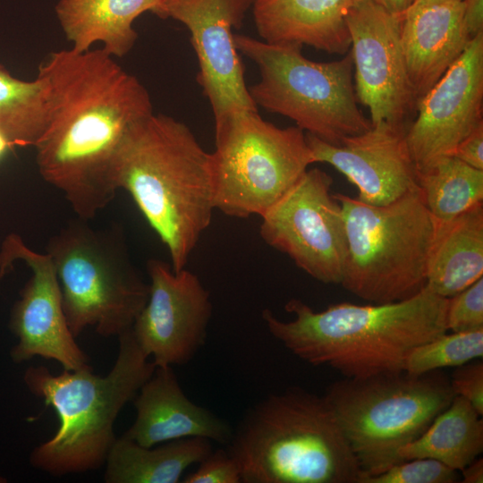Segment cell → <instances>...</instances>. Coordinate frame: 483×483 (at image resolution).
<instances>
[{
  "label": "cell",
  "mask_w": 483,
  "mask_h": 483,
  "mask_svg": "<svg viewBox=\"0 0 483 483\" xmlns=\"http://www.w3.org/2000/svg\"><path fill=\"white\" fill-rule=\"evenodd\" d=\"M38 74L47 84L48 113L34 146L38 173L89 221L118 191L115 157L130 126L153 113L149 93L101 48L54 51Z\"/></svg>",
  "instance_id": "cell-1"
},
{
  "label": "cell",
  "mask_w": 483,
  "mask_h": 483,
  "mask_svg": "<svg viewBox=\"0 0 483 483\" xmlns=\"http://www.w3.org/2000/svg\"><path fill=\"white\" fill-rule=\"evenodd\" d=\"M447 301L425 286L400 301L343 302L322 311L291 299L284 309L292 319L282 320L268 309L262 318L271 335L301 360L343 377H365L402 371L414 347L447 332Z\"/></svg>",
  "instance_id": "cell-2"
},
{
  "label": "cell",
  "mask_w": 483,
  "mask_h": 483,
  "mask_svg": "<svg viewBox=\"0 0 483 483\" xmlns=\"http://www.w3.org/2000/svg\"><path fill=\"white\" fill-rule=\"evenodd\" d=\"M114 174L165 245L172 269L186 268L216 209L210 153L186 124L152 113L126 131Z\"/></svg>",
  "instance_id": "cell-3"
},
{
  "label": "cell",
  "mask_w": 483,
  "mask_h": 483,
  "mask_svg": "<svg viewBox=\"0 0 483 483\" xmlns=\"http://www.w3.org/2000/svg\"><path fill=\"white\" fill-rule=\"evenodd\" d=\"M225 449L242 483H360L362 477L325 395L300 386L250 406Z\"/></svg>",
  "instance_id": "cell-4"
},
{
  "label": "cell",
  "mask_w": 483,
  "mask_h": 483,
  "mask_svg": "<svg viewBox=\"0 0 483 483\" xmlns=\"http://www.w3.org/2000/svg\"><path fill=\"white\" fill-rule=\"evenodd\" d=\"M119 350L105 377L91 369L53 375L44 366L30 367L24 382L30 391L52 406L59 419L55 436L37 446L30 463L47 473L63 476L100 468L116 437L114 421L156 365L138 345L131 329L118 336Z\"/></svg>",
  "instance_id": "cell-5"
},
{
  "label": "cell",
  "mask_w": 483,
  "mask_h": 483,
  "mask_svg": "<svg viewBox=\"0 0 483 483\" xmlns=\"http://www.w3.org/2000/svg\"><path fill=\"white\" fill-rule=\"evenodd\" d=\"M346 258L341 285L372 303H388L419 293L436 221L418 187L394 201L374 206L342 193Z\"/></svg>",
  "instance_id": "cell-6"
},
{
  "label": "cell",
  "mask_w": 483,
  "mask_h": 483,
  "mask_svg": "<svg viewBox=\"0 0 483 483\" xmlns=\"http://www.w3.org/2000/svg\"><path fill=\"white\" fill-rule=\"evenodd\" d=\"M324 395L356 457L361 479L403 462L400 450L417 439L455 396L442 369L343 377Z\"/></svg>",
  "instance_id": "cell-7"
},
{
  "label": "cell",
  "mask_w": 483,
  "mask_h": 483,
  "mask_svg": "<svg viewBox=\"0 0 483 483\" xmlns=\"http://www.w3.org/2000/svg\"><path fill=\"white\" fill-rule=\"evenodd\" d=\"M77 217L47 241L67 325L76 338L93 326L103 337L131 328L149 284L133 265L117 227L97 229Z\"/></svg>",
  "instance_id": "cell-8"
},
{
  "label": "cell",
  "mask_w": 483,
  "mask_h": 483,
  "mask_svg": "<svg viewBox=\"0 0 483 483\" xmlns=\"http://www.w3.org/2000/svg\"><path fill=\"white\" fill-rule=\"evenodd\" d=\"M238 52L258 67L260 80L249 88L258 106L292 120L305 133L332 145L372 125L358 107L351 53L333 62H315L301 46L269 44L234 34Z\"/></svg>",
  "instance_id": "cell-9"
},
{
  "label": "cell",
  "mask_w": 483,
  "mask_h": 483,
  "mask_svg": "<svg viewBox=\"0 0 483 483\" xmlns=\"http://www.w3.org/2000/svg\"><path fill=\"white\" fill-rule=\"evenodd\" d=\"M215 124V208L225 216H261L313 164L302 130L277 127L258 110L233 112Z\"/></svg>",
  "instance_id": "cell-10"
},
{
  "label": "cell",
  "mask_w": 483,
  "mask_h": 483,
  "mask_svg": "<svg viewBox=\"0 0 483 483\" xmlns=\"http://www.w3.org/2000/svg\"><path fill=\"white\" fill-rule=\"evenodd\" d=\"M332 185L327 173L307 169L260 216L259 234L312 278L340 284L346 236L342 208L331 192Z\"/></svg>",
  "instance_id": "cell-11"
},
{
  "label": "cell",
  "mask_w": 483,
  "mask_h": 483,
  "mask_svg": "<svg viewBox=\"0 0 483 483\" xmlns=\"http://www.w3.org/2000/svg\"><path fill=\"white\" fill-rule=\"evenodd\" d=\"M149 295L131 330L156 367L183 366L206 343L213 313L209 292L186 268L151 258L147 263Z\"/></svg>",
  "instance_id": "cell-12"
},
{
  "label": "cell",
  "mask_w": 483,
  "mask_h": 483,
  "mask_svg": "<svg viewBox=\"0 0 483 483\" xmlns=\"http://www.w3.org/2000/svg\"><path fill=\"white\" fill-rule=\"evenodd\" d=\"M254 0H162L154 14L183 23L191 33L199 71L197 81L215 121L242 110L257 111L244 80V66L233 41Z\"/></svg>",
  "instance_id": "cell-13"
},
{
  "label": "cell",
  "mask_w": 483,
  "mask_h": 483,
  "mask_svg": "<svg viewBox=\"0 0 483 483\" xmlns=\"http://www.w3.org/2000/svg\"><path fill=\"white\" fill-rule=\"evenodd\" d=\"M402 16L372 0H357L345 21L351 38L355 93L370 113L372 124L404 127L415 106L403 55Z\"/></svg>",
  "instance_id": "cell-14"
},
{
  "label": "cell",
  "mask_w": 483,
  "mask_h": 483,
  "mask_svg": "<svg viewBox=\"0 0 483 483\" xmlns=\"http://www.w3.org/2000/svg\"><path fill=\"white\" fill-rule=\"evenodd\" d=\"M15 260L24 262L31 275L12 311L11 328L18 338L13 359L21 362L40 356L56 360L64 370L91 369L67 325L49 256L31 250L18 234L11 233L0 250V278Z\"/></svg>",
  "instance_id": "cell-15"
},
{
  "label": "cell",
  "mask_w": 483,
  "mask_h": 483,
  "mask_svg": "<svg viewBox=\"0 0 483 483\" xmlns=\"http://www.w3.org/2000/svg\"><path fill=\"white\" fill-rule=\"evenodd\" d=\"M418 115L405 140L419 172L453 156L457 145L483 123V32L416 103Z\"/></svg>",
  "instance_id": "cell-16"
},
{
  "label": "cell",
  "mask_w": 483,
  "mask_h": 483,
  "mask_svg": "<svg viewBox=\"0 0 483 483\" xmlns=\"http://www.w3.org/2000/svg\"><path fill=\"white\" fill-rule=\"evenodd\" d=\"M406 129L386 122L332 145L305 133L313 163L335 167L358 190L357 199L389 204L418 187V171L405 140Z\"/></svg>",
  "instance_id": "cell-17"
},
{
  "label": "cell",
  "mask_w": 483,
  "mask_h": 483,
  "mask_svg": "<svg viewBox=\"0 0 483 483\" xmlns=\"http://www.w3.org/2000/svg\"><path fill=\"white\" fill-rule=\"evenodd\" d=\"M138 394L136 419L123 436L140 445L151 447L188 437L225 445L232 436L226 420L186 396L171 366L156 367Z\"/></svg>",
  "instance_id": "cell-18"
},
{
  "label": "cell",
  "mask_w": 483,
  "mask_h": 483,
  "mask_svg": "<svg viewBox=\"0 0 483 483\" xmlns=\"http://www.w3.org/2000/svg\"><path fill=\"white\" fill-rule=\"evenodd\" d=\"M401 38L416 105L470 41L462 21V0L411 5L402 16Z\"/></svg>",
  "instance_id": "cell-19"
},
{
  "label": "cell",
  "mask_w": 483,
  "mask_h": 483,
  "mask_svg": "<svg viewBox=\"0 0 483 483\" xmlns=\"http://www.w3.org/2000/svg\"><path fill=\"white\" fill-rule=\"evenodd\" d=\"M357 0H254L255 27L263 41L308 45L329 54L351 47L345 18Z\"/></svg>",
  "instance_id": "cell-20"
},
{
  "label": "cell",
  "mask_w": 483,
  "mask_h": 483,
  "mask_svg": "<svg viewBox=\"0 0 483 483\" xmlns=\"http://www.w3.org/2000/svg\"><path fill=\"white\" fill-rule=\"evenodd\" d=\"M162 0H59L56 18L71 48L78 52L91 49L95 43L109 55L123 57L138 38L134 21L143 13H152Z\"/></svg>",
  "instance_id": "cell-21"
},
{
  "label": "cell",
  "mask_w": 483,
  "mask_h": 483,
  "mask_svg": "<svg viewBox=\"0 0 483 483\" xmlns=\"http://www.w3.org/2000/svg\"><path fill=\"white\" fill-rule=\"evenodd\" d=\"M436 221L426 286L448 299L483 277V202L450 221Z\"/></svg>",
  "instance_id": "cell-22"
},
{
  "label": "cell",
  "mask_w": 483,
  "mask_h": 483,
  "mask_svg": "<svg viewBox=\"0 0 483 483\" xmlns=\"http://www.w3.org/2000/svg\"><path fill=\"white\" fill-rule=\"evenodd\" d=\"M212 441L188 437L145 447L116 437L106 461V483H177L183 472L212 452Z\"/></svg>",
  "instance_id": "cell-23"
},
{
  "label": "cell",
  "mask_w": 483,
  "mask_h": 483,
  "mask_svg": "<svg viewBox=\"0 0 483 483\" xmlns=\"http://www.w3.org/2000/svg\"><path fill=\"white\" fill-rule=\"evenodd\" d=\"M483 451V419L463 397L451 403L414 441L399 452L402 460L431 458L459 472Z\"/></svg>",
  "instance_id": "cell-24"
},
{
  "label": "cell",
  "mask_w": 483,
  "mask_h": 483,
  "mask_svg": "<svg viewBox=\"0 0 483 483\" xmlns=\"http://www.w3.org/2000/svg\"><path fill=\"white\" fill-rule=\"evenodd\" d=\"M418 185L433 217L445 222L483 202V170L454 156L439 158L418 173Z\"/></svg>",
  "instance_id": "cell-25"
},
{
  "label": "cell",
  "mask_w": 483,
  "mask_h": 483,
  "mask_svg": "<svg viewBox=\"0 0 483 483\" xmlns=\"http://www.w3.org/2000/svg\"><path fill=\"white\" fill-rule=\"evenodd\" d=\"M48 121L47 88L43 77H14L0 64V132L14 147H34Z\"/></svg>",
  "instance_id": "cell-26"
},
{
  "label": "cell",
  "mask_w": 483,
  "mask_h": 483,
  "mask_svg": "<svg viewBox=\"0 0 483 483\" xmlns=\"http://www.w3.org/2000/svg\"><path fill=\"white\" fill-rule=\"evenodd\" d=\"M483 357V328L447 332L414 347L406 356L403 371L420 375L450 367H459Z\"/></svg>",
  "instance_id": "cell-27"
},
{
  "label": "cell",
  "mask_w": 483,
  "mask_h": 483,
  "mask_svg": "<svg viewBox=\"0 0 483 483\" xmlns=\"http://www.w3.org/2000/svg\"><path fill=\"white\" fill-rule=\"evenodd\" d=\"M461 475L445 463L431 458L405 460L386 470L360 479V483H455Z\"/></svg>",
  "instance_id": "cell-28"
},
{
  "label": "cell",
  "mask_w": 483,
  "mask_h": 483,
  "mask_svg": "<svg viewBox=\"0 0 483 483\" xmlns=\"http://www.w3.org/2000/svg\"><path fill=\"white\" fill-rule=\"evenodd\" d=\"M445 326L452 332L483 328V277L448 298Z\"/></svg>",
  "instance_id": "cell-29"
},
{
  "label": "cell",
  "mask_w": 483,
  "mask_h": 483,
  "mask_svg": "<svg viewBox=\"0 0 483 483\" xmlns=\"http://www.w3.org/2000/svg\"><path fill=\"white\" fill-rule=\"evenodd\" d=\"M198 468L188 474L184 483H242L236 461L225 448L212 452L199 462Z\"/></svg>",
  "instance_id": "cell-30"
},
{
  "label": "cell",
  "mask_w": 483,
  "mask_h": 483,
  "mask_svg": "<svg viewBox=\"0 0 483 483\" xmlns=\"http://www.w3.org/2000/svg\"><path fill=\"white\" fill-rule=\"evenodd\" d=\"M449 379L453 394L466 399L480 415H483L482 359L457 367Z\"/></svg>",
  "instance_id": "cell-31"
},
{
  "label": "cell",
  "mask_w": 483,
  "mask_h": 483,
  "mask_svg": "<svg viewBox=\"0 0 483 483\" xmlns=\"http://www.w3.org/2000/svg\"><path fill=\"white\" fill-rule=\"evenodd\" d=\"M453 156L474 168L483 170V123L457 145Z\"/></svg>",
  "instance_id": "cell-32"
},
{
  "label": "cell",
  "mask_w": 483,
  "mask_h": 483,
  "mask_svg": "<svg viewBox=\"0 0 483 483\" xmlns=\"http://www.w3.org/2000/svg\"><path fill=\"white\" fill-rule=\"evenodd\" d=\"M462 21L470 40L483 32V0H462Z\"/></svg>",
  "instance_id": "cell-33"
},
{
  "label": "cell",
  "mask_w": 483,
  "mask_h": 483,
  "mask_svg": "<svg viewBox=\"0 0 483 483\" xmlns=\"http://www.w3.org/2000/svg\"><path fill=\"white\" fill-rule=\"evenodd\" d=\"M461 482L482 483L483 482V459L477 457L461 471Z\"/></svg>",
  "instance_id": "cell-34"
},
{
  "label": "cell",
  "mask_w": 483,
  "mask_h": 483,
  "mask_svg": "<svg viewBox=\"0 0 483 483\" xmlns=\"http://www.w3.org/2000/svg\"><path fill=\"white\" fill-rule=\"evenodd\" d=\"M391 13L403 16L411 7L413 0H372Z\"/></svg>",
  "instance_id": "cell-35"
},
{
  "label": "cell",
  "mask_w": 483,
  "mask_h": 483,
  "mask_svg": "<svg viewBox=\"0 0 483 483\" xmlns=\"http://www.w3.org/2000/svg\"><path fill=\"white\" fill-rule=\"evenodd\" d=\"M13 147L10 141L0 132V158Z\"/></svg>",
  "instance_id": "cell-36"
},
{
  "label": "cell",
  "mask_w": 483,
  "mask_h": 483,
  "mask_svg": "<svg viewBox=\"0 0 483 483\" xmlns=\"http://www.w3.org/2000/svg\"><path fill=\"white\" fill-rule=\"evenodd\" d=\"M439 1H445V0H413V3L411 5H419V4H425L439 2Z\"/></svg>",
  "instance_id": "cell-37"
}]
</instances>
